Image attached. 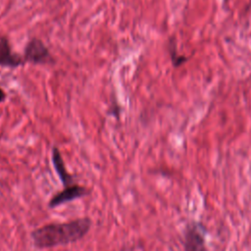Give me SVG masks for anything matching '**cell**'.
<instances>
[{"mask_svg": "<svg viewBox=\"0 0 251 251\" xmlns=\"http://www.w3.org/2000/svg\"><path fill=\"white\" fill-rule=\"evenodd\" d=\"M91 225L92 221L86 217L63 223H50L33 229L30 236L35 248H54L79 241L88 233Z\"/></svg>", "mask_w": 251, "mask_h": 251, "instance_id": "6da1fadb", "label": "cell"}, {"mask_svg": "<svg viewBox=\"0 0 251 251\" xmlns=\"http://www.w3.org/2000/svg\"><path fill=\"white\" fill-rule=\"evenodd\" d=\"M24 59L25 62L34 65H46L54 63V58L47 46L42 40L36 37H33L26 42L24 50Z\"/></svg>", "mask_w": 251, "mask_h": 251, "instance_id": "7a4b0ae2", "label": "cell"}, {"mask_svg": "<svg viewBox=\"0 0 251 251\" xmlns=\"http://www.w3.org/2000/svg\"><path fill=\"white\" fill-rule=\"evenodd\" d=\"M90 194L89 188L84 185L75 183L71 186L64 187L61 191L55 193L48 202L49 208H56L65 203L72 202L74 200L85 197Z\"/></svg>", "mask_w": 251, "mask_h": 251, "instance_id": "3957f363", "label": "cell"}, {"mask_svg": "<svg viewBox=\"0 0 251 251\" xmlns=\"http://www.w3.org/2000/svg\"><path fill=\"white\" fill-rule=\"evenodd\" d=\"M184 251H207L205 236L196 223L189 224L183 233Z\"/></svg>", "mask_w": 251, "mask_h": 251, "instance_id": "277c9868", "label": "cell"}, {"mask_svg": "<svg viewBox=\"0 0 251 251\" xmlns=\"http://www.w3.org/2000/svg\"><path fill=\"white\" fill-rule=\"evenodd\" d=\"M24 57L12 51L10 42L5 35H0V67L17 68L24 65Z\"/></svg>", "mask_w": 251, "mask_h": 251, "instance_id": "5b68a950", "label": "cell"}, {"mask_svg": "<svg viewBox=\"0 0 251 251\" xmlns=\"http://www.w3.org/2000/svg\"><path fill=\"white\" fill-rule=\"evenodd\" d=\"M51 159H52L53 167L57 173V176H59L64 187H68V186H71V185L76 183L75 181L74 176L68 172L65 162H64V159L62 157V154H61L59 148L56 146H53V148H52Z\"/></svg>", "mask_w": 251, "mask_h": 251, "instance_id": "8992f818", "label": "cell"}, {"mask_svg": "<svg viewBox=\"0 0 251 251\" xmlns=\"http://www.w3.org/2000/svg\"><path fill=\"white\" fill-rule=\"evenodd\" d=\"M169 52L171 54L172 62H173V65H174L175 68H177V67L181 66L183 63H185L187 61V57L177 54L176 44V40H175L174 37L170 38V41H169Z\"/></svg>", "mask_w": 251, "mask_h": 251, "instance_id": "52a82bcc", "label": "cell"}, {"mask_svg": "<svg viewBox=\"0 0 251 251\" xmlns=\"http://www.w3.org/2000/svg\"><path fill=\"white\" fill-rule=\"evenodd\" d=\"M5 96H6V94H5V91L0 87V103H2L3 101H4V99H5Z\"/></svg>", "mask_w": 251, "mask_h": 251, "instance_id": "ba28073f", "label": "cell"}]
</instances>
